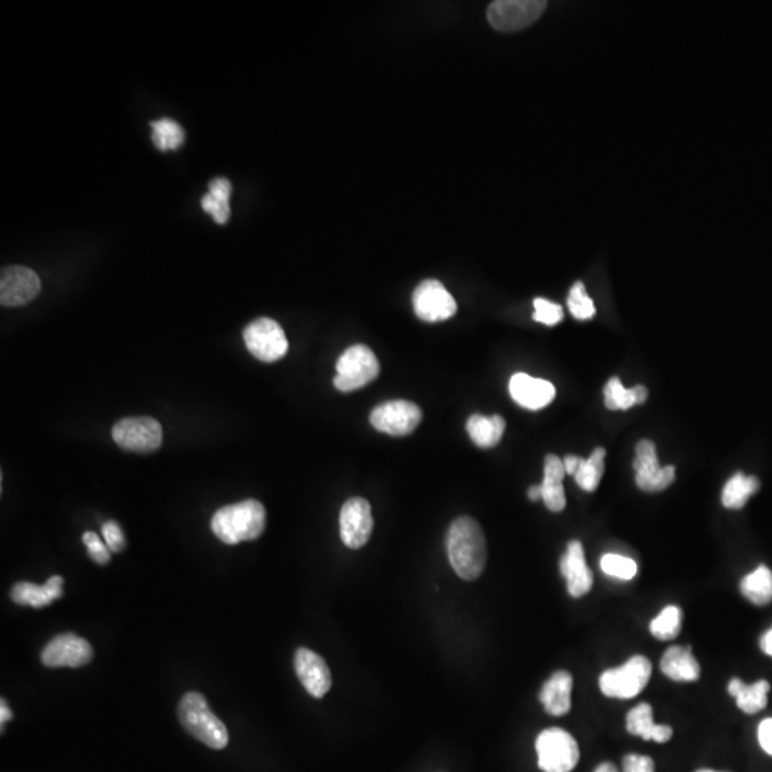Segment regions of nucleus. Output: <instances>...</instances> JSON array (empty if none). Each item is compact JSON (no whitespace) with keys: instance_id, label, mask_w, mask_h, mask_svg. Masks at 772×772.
Wrapping results in <instances>:
<instances>
[{"instance_id":"f257e3e1","label":"nucleus","mask_w":772,"mask_h":772,"mask_svg":"<svg viewBox=\"0 0 772 772\" xmlns=\"http://www.w3.org/2000/svg\"><path fill=\"white\" fill-rule=\"evenodd\" d=\"M448 558L459 578L474 581L481 577L488 559L487 539L474 518L455 519L447 537Z\"/></svg>"},{"instance_id":"f03ea898","label":"nucleus","mask_w":772,"mask_h":772,"mask_svg":"<svg viewBox=\"0 0 772 772\" xmlns=\"http://www.w3.org/2000/svg\"><path fill=\"white\" fill-rule=\"evenodd\" d=\"M266 511L264 505L255 499H246L239 504L228 505L216 511L211 528L224 544L254 541L264 534Z\"/></svg>"},{"instance_id":"7ed1b4c3","label":"nucleus","mask_w":772,"mask_h":772,"mask_svg":"<svg viewBox=\"0 0 772 772\" xmlns=\"http://www.w3.org/2000/svg\"><path fill=\"white\" fill-rule=\"evenodd\" d=\"M178 717L182 727L192 737L204 742L212 750H224L228 745L229 734L224 722L216 717L204 695L199 692L183 695L179 702Z\"/></svg>"},{"instance_id":"20e7f679","label":"nucleus","mask_w":772,"mask_h":772,"mask_svg":"<svg viewBox=\"0 0 772 772\" xmlns=\"http://www.w3.org/2000/svg\"><path fill=\"white\" fill-rule=\"evenodd\" d=\"M652 665L644 655H634L624 665L602 672L600 690L605 697L631 700L647 687Z\"/></svg>"},{"instance_id":"39448f33","label":"nucleus","mask_w":772,"mask_h":772,"mask_svg":"<svg viewBox=\"0 0 772 772\" xmlns=\"http://www.w3.org/2000/svg\"><path fill=\"white\" fill-rule=\"evenodd\" d=\"M379 362L371 348L354 345L336 362L334 385L338 391L354 392L371 384L379 375Z\"/></svg>"},{"instance_id":"423d86ee","label":"nucleus","mask_w":772,"mask_h":772,"mask_svg":"<svg viewBox=\"0 0 772 772\" xmlns=\"http://www.w3.org/2000/svg\"><path fill=\"white\" fill-rule=\"evenodd\" d=\"M539 770L544 772H571L579 761V747L575 738L562 728H548L535 741Z\"/></svg>"},{"instance_id":"0eeeda50","label":"nucleus","mask_w":772,"mask_h":772,"mask_svg":"<svg viewBox=\"0 0 772 772\" xmlns=\"http://www.w3.org/2000/svg\"><path fill=\"white\" fill-rule=\"evenodd\" d=\"M547 9L544 0H497L488 8V21L499 32H518L534 25Z\"/></svg>"},{"instance_id":"6e6552de","label":"nucleus","mask_w":772,"mask_h":772,"mask_svg":"<svg viewBox=\"0 0 772 772\" xmlns=\"http://www.w3.org/2000/svg\"><path fill=\"white\" fill-rule=\"evenodd\" d=\"M244 341L256 359L268 364L284 358L289 348L284 329L271 318H259L246 326Z\"/></svg>"},{"instance_id":"1a4fd4ad","label":"nucleus","mask_w":772,"mask_h":772,"mask_svg":"<svg viewBox=\"0 0 772 772\" xmlns=\"http://www.w3.org/2000/svg\"><path fill=\"white\" fill-rule=\"evenodd\" d=\"M112 438L125 451L149 454L162 445V425L148 417L125 418L113 427Z\"/></svg>"},{"instance_id":"9d476101","label":"nucleus","mask_w":772,"mask_h":772,"mask_svg":"<svg viewBox=\"0 0 772 772\" xmlns=\"http://www.w3.org/2000/svg\"><path fill=\"white\" fill-rule=\"evenodd\" d=\"M372 427L392 437L412 434L421 424L422 412L414 402L405 399L385 402L371 412Z\"/></svg>"},{"instance_id":"9b49d317","label":"nucleus","mask_w":772,"mask_h":772,"mask_svg":"<svg viewBox=\"0 0 772 772\" xmlns=\"http://www.w3.org/2000/svg\"><path fill=\"white\" fill-rule=\"evenodd\" d=\"M635 482L645 492L665 491L675 481V467H662L658 461L657 447L650 439H642L635 448Z\"/></svg>"},{"instance_id":"f8f14e48","label":"nucleus","mask_w":772,"mask_h":772,"mask_svg":"<svg viewBox=\"0 0 772 772\" xmlns=\"http://www.w3.org/2000/svg\"><path fill=\"white\" fill-rule=\"evenodd\" d=\"M414 311L425 322H442L457 314V302L448 289L435 279L417 286L412 296Z\"/></svg>"},{"instance_id":"ddd939ff","label":"nucleus","mask_w":772,"mask_h":772,"mask_svg":"<svg viewBox=\"0 0 772 772\" xmlns=\"http://www.w3.org/2000/svg\"><path fill=\"white\" fill-rule=\"evenodd\" d=\"M341 539L346 547L359 549L366 545L374 531L371 504L364 498H351L345 502L339 515Z\"/></svg>"},{"instance_id":"4468645a","label":"nucleus","mask_w":772,"mask_h":772,"mask_svg":"<svg viewBox=\"0 0 772 772\" xmlns=\"http://www.w3.org/2000/svg\"><path fill=\"white\" fill-rule=\"evenodd\" d=\"M92 658L91 644L71 632L52 638L41 654L42 664L49 668H79L88 665Z\"/></svg>"},{"instance_id":"2eb2a0df","label":"nucleus","mask_w":772,"mask_h":772,"mask_svg":"<svg viewBox=\"0 0 772 772\" xmlns=\"http://www.w3.org/2000/svg\"><path fill=\"white\" fill-rule=\"evenodd\" d=\"M41 279L32 269L11 266L3 269L0 278V302L3 306L29 304L41 292Z\"/></svg>"},{"instance_id":"dca6fc26","label":"nucleus","mask_w":772,"mask_h":772,"mask_svg":"<svg viewBox=\"0 0 772 772\" xmlns=\"http://www.w3.org/2000/svg\"><path fill=\"white\" fill-rule=\"evenodd\" d=\"M562 577L567 581V591L572 598H582L592 590L594 577L585 558L584 545L574 539L568 542L567 551L559 561Z\"/></svg>"},{"instance_id":"f3484780","label":"nucleus","mask_w":772,"mask_h":772,"mask_svg":"<svg viewBox=\"0 0 772 772\" xmlns=\"http://www.w3.org/2000/svg\"><path fill=\"white\" fill-rule=\"evenodd\" d=\"M295 671L306 691L314 698H322L332 687V675L321 655L299 648L295 654Z\"/></svg>"},{"instance_id":"a211bd4d","label":"nucleus","mask_w":772,"mask_h":772,"mask_svg":"<svg viewBox=\"0 0 772 772\" xmlns=\"http://www.w3.org/2000/svg\"><path fill=\"white\" fill-rule=\"evenodd\" d=\"M509 394L519 407L538 411L554 401L555 386L545 379L518 372L509 379Z\"/></svg>"},{"instance_id":"6ab92c4d","label":"nucleus","mask_w":772,"mask_h":772,"mask_svg":"<svg viewBox=\"0 0 772 772\" xmlns=\"http://www.w3.org/2000/svg\"><path fill=\"white\" fill-rule=\"evenodd\" d=\"M625 727L631 735L641 737L645 741H655L658 744H665L672 738V728L670 725H658L654 721V712L647 702H641L637 707L632 708L627 714Z\"/></svg>"},{"instance_id":"aec40b11","label":"nucleus","mask_w":772,"mask_h":772,"mask_svg":"<svg viewBox=\"0 0 772 772\" xmlns=\"http://www.w3.org/2000/svg\"><path fill=\"white\" fill-rule=\"evenodd\" d=\"M565 475L567 472L562 459L557 455L548 454L545 457L544 481L539 487H541L542 501L551 512L564 511L567 505L564 484H562Z\"/></svg>"},{"instance_id":"412c9836","label":"nucleus","mask_w":772,"mask_h":772,"mask_svg":"<svg viewBox=\"0 0 772 772\" xmlns=\"http://www.w3.org/2000/svg\"><path fill=\"white\" fill-rule=\"evenodd\" d=\"M572 675L567 671H557L545 682L539 694V701L544 705L545 711L554 717H562L571 710L572 700Z\"/></svg>"},{"instance_id":"4be33fe9","label":"nucleus","mask_w":772,"mask_h":772,"mask_svg":"<svg viewBox=\"0 0 772 772\" xmlns=\"http://www.w3.org/2000/svg\"><path fill=\"white\" fill-rule=\"evenodd\" d=\"M62 585L63 578L59 575L49 578L42 587L32 582H18L12 587L11 598L13 602L23 607H46L62 597Z\"/></svg>"},{"instance_id":"5701e85b","label":"nucleus","mask_w":772,"mask_h":772,"mask_svg":"<svg viewBox=\"0 0 772 772\" xmlns=\"http://www.w3.org/2000/svg\"><path fill=\"white\" fill-rule=\"evenodd\" d=\"M661 671L665 677L677 682H694L700 680L701 667L697 658L692 655L691 647L668 648L661 658Z\"/></svg>"},{"instance_id":"b1692460","label":"nucleus","mask_w":772,"mask_h":772,"mask_svg":"<svg viewBox=\"0 0 772 772\" xmlns=\"http://www.w3.org/2000/svg\"><path fill=\"white\" fill-rule=\"evenodd\" d=\"M770 688V682L765 680L745 684L740 678H734L728 684V692L737 701L738 708L748 715L757 714L767 707Z\"/></svg>"},{"instance_id":"393cba45","label":"nucleus","mask_w":772,"mask_h":772,"mask_svg":"<svg viewBox=\"0 0 772 772\" xmlns=\"http://www.w3.org/2000/svg\"><path fill=\"white\" fill-rule=\"evenodd\" d=\"M505 427L507 424L501 415L485 417V415L474 414L467 422L469 438L479 448L497 447L504 437Z\"/></svg>"},{"instance_id":"a878e982","label":"nucleus","mask_w":772,"mask_h":772,"mask_svg":"<svg viewBox=\"0 0 772 772\" xmlns=\"http://www.w3.org/2000/svg\"><path fill=\"white\" fill-rule=\"evenodd\" d=\"M648 399V389L644 385H637L631 389H625L621 379L614 376L607 382L604 388L605 407L610 411H627L634 405L645 404Z\"/></svg>"},{"instance_id":"bb28decb","label":"nucleus","mask_w":772,"mask_h":772,"mask_svg":"<svg viewBox=\"0 0 772 772\" xmlns=\"http://www.w3.org/2000/svg\"><path fill=\"white\" fill-rule=\"evenodd\" d=\"M760 491V481L754 475H745L742 472L732 475L722 489V505L728 509H741L747 505L752 495Z\"/></svg>"},{"instance_id":"cd10ccee","label":"nucleus","mask_w":772,"mask_h":772,"mask_svg":"<svg viewBox=\"0 0 772 772\" xmlns=\"http://www.w3.org/2000/svg\"><path fill=\"white\" fill-rule=\"evenodd\" d=\"M232 185L226 178H216L209 183V192L202 198V208L215 219L216 224L224 225L231 216Z\"/></svg>"},{"instance_id":"c85d7f7f","label":"nucleus","mask_w":772,"mask_h":772,"mask_svg":"<svg viewBox=\"0 0 772 772\" xmlns=\"http://www.w3.org/2000/svg\"><path fill=\"white\" fill-rule=\"evenodd\" d=\"M741 594L751 604L764 607L772 602V571L767 565H760L751 574L742 578Z\"/></svg>"},{"instance_id":"c756f323","label":"nucleus","mask_w":772,"mask_h":772,"mask_svg":"<svg viewBox=\"0 0 772 772\" xmlns=\"http://www.w3.org/2000/svg\"><path fill=\"white\" fill-rule=\"evenodd\" d=\"M605 457H607V451L600 447L592 451L590 458L581 459V464L574 474L579 488L587 492L597 491L605 471Z\"/></svg>"},{"instance_id":"7c9ffc66","label":"nucleus","mask_w":772,"mask_h":772,"mask_svg":"<svg viewBox=\"0 0 772 772\" xmlns=\"http://www.w3.org/2000/svg\"><path fill=\"white\" fill-rule=\"evenodd\" d=\"M682 611L677 605H668L651 621L650 632L657 640L670 641L680 635Z\"/></svg>"},{"instance_id":"2f4dec72","label":"nucleus","mask_w":772,"mask_h":772,"mask_svg":"<svg viewBox=\"0 0 772 772\" xmlns=\"http://www.w3.org/2000/svg\"><path fill=\"white\" fill-rule=\"evenodd\" d=\"M152 141L159 151H173L178 149L185 141V132L179 123L172 119H161L152 122Z\"/></svg>"},{"instance_id":"473e14b6","label":"nucleus","mask_w":772,"mask_h":772,"mask_svg":"<svg viewBox=\"0 0 772 772\" xmlns=\"http://www.w3.org/2000/svg\"><path fill=\"white\" fill-rule=\"evenodd\" d=\"M600 565L605 575L621 581H631L638 572L637 562L620 554L602 555Z\"/></svg>"},{"instance_id":"72a5a7b5","label":"nucleus","mask_w":772,"mask_h":772,"mask_svg":"<svg viewBox=\"0 0 772 772\" xmlns=\"http://www.w3.org/2000/svg\"><path fill=\"white\" fill-rule=\"evenodd\" d=\"M568 308L572 316L578 321H588V319L594 318L595 309L594 301L588 296L587 288L582 282H575L568 295Z\"/></svg>"},{"instance_id":"f704fd0d","label":"nucleus","mask_w":772,"mask_h":772,"mask_svg":"<svg viewBox=\"0 0 772 772\" xmlns=\"http://www.w3.org/2000/svg\"><path fill=\"white\" fill-rule=\"evenodd\" d=\"M534 308L535 312L532 318H534L535 322H539V324L554 326L564 319V309H562V306L548 301V299H535Z\"/></svg>"},{"instance_id":"c9c22d12","label":"nucleus","mask_w":772,"mask_h":772,"mask_svg":"<svg viewBox=\"0 0 772 772\" xmlns=\"http://www.w3.org/2000/svg\"><path fill=\"white\" fill-rule=\"evenodd\" d=\"M83 544L88 549L89 557L96 562V564L105 565L111 561V554H109L108 548L103 545L101 538L95 534V532H85L82 538Z\"/></svg>"},{"instance_id":"e433bc0d","label":"nucleus","mask_w":772,"mask_h":772,"mask_svg":"<svg viewBox=\"0 0 772 772\" xmlns=\"http://www.w3.org/2000/svg\"><path fill=\"white\" fill-rule=\"evenodd\" d=\"M622 772H655V762L647 755L628 754L622 760Z\"/></svg>"},{"instance_id":"4c0bfd02","label":"nucleus","mask_w":772,"mask_h":772,"mask_svg":"<svg viewBox=\"0 0 772 772\" xmlns=\"http://www.w3.org/2000/svg\"><path fill=\"white\" fill-rule=\"evenodd\" d=\"M102 534L111 551L121 552L125 548V537L121 527L115 521L106 522L102 527Z\"/></svg>"},{"instance_id":"58836bf2","label":"nucleus","mask_w":772,"mask_h":772,"mask_svg":"<svg viewBox=\"0 0 772 772\" xmlns=\"http://www.w3.org/2000/svg\"><path fill=\"white\" fill-rule=\"evenodd\" d=\"M758 742L762 750L772 757V718H767L758 727Z\"/></svg>"},{"instance_id":"ea45409f","label":"nucleus","mask_w":772,"mask_h":772,"mask_svg":"<svg viewBox=\"0 0 772 772\" xmlns=\"http://www.w3.org/2000/svg\"><path fill=\"white\" fill-rule=\"evenodd\" d=\"M581 457L577 455H567L562 462H564L565 472L569 475H574L577 472L579 464H581Z\"/></svg>"},{"instance_id":"a19ab883","label":"nucleus","mask_w":772,"mask_h":772,"mask_svg":"<svg viewBox=\"0 0 772 772\" xmlns=\"http://www.w3.org/2000/svg\"><path fill=\"white\" fill-rule=\"evenodd\" d=\"M760 645L762 652L772 658V627L762 635Z\"/></svg>"},{"instance_id":"79ce46f5","label":"nucleus","mask_w":772,"mask_h":772,"mask_svg":"<svg viewBox=\"0 0 772 772\" xmlns=\"http://www.w3.org/2000/svg\"><path fill=\"white\" fill-rule=\"evenodd\" d=\"M12 717L13 714L11 708L8 707L5 700H2V702H0V722H2V728L3 725H5V722L12 720Z\"/></svg>"},{"instance_id":"37998d69","label":"nucleus","mask_w":772,"mask_h":772,"mask_svg":"<svg viewBox=\"0 0 772 772\" xmlns=\"http://www.w3.org/2000/svg\"><path fill=\"white\" fill-rule=\"evenodd\" d=\"M594 772H620V770L612 762H602Z\"/></svg>"},{"instance_id":"c03bdc74","label":"nucleus","mask_w":772,"mask_h":772,"mask_svg":"<svg viewBox=\"0 0 772 772\" xmlns=\"http://www.w3.org/2000/svg\"><path fill=\"white\" fill-rule=\"evenodd\" d=\"M528 498L531 499V501H538V499H542L541 487H539V485H534V487L529 488Z\"/></svg>"},{"instance_id":"a18cd8bd","label":"nucleus","mask_w":772,"mask_h":772,"mask_svg":"<svg viewBox=\"0 0 772 772\" xmlns=\"http://www.w3.org/2000/svg\"><path fill=\"white\" fill-rule=\"evenodd\" d=\"M695 772H720V771H712V770H698Z\"/></svg>"}]
</instances>
